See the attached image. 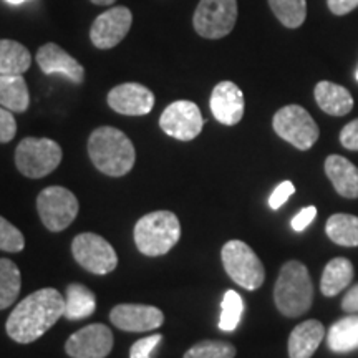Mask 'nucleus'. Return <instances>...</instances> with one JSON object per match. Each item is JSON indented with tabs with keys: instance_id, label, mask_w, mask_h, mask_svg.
<instances>
[{
	"instance_id": "f257e3e1",
	"label": "nucleus",
	"mask_w": 358,
	"mask_h": 358,
	"mask_svg": "<svg viewBox=\"0 0 358 358\" xmlns=\"http://www.w3.org/2000/svg\"><path fill=\"white\" fill-rule=\"evenodd\" d=\"M65 313V297L57 289H40L27 295L8 315L7 335L17 343H32L45 335Z\"/></svg>"
},
{
	"instance_id": "f03ea898",
	"label": "nucleus",
	"mask_w": 358,
	"mask_h": 358,
	"mask_svg": "<svg viewBox=\"0 0 358 358\" xmlns=\"http://www.w3.org/2000/svg\"><path fill=\"white\" fill-rule=\"evenodd\" d=\"M88 155L98 171L113 178L128 174L136 161L131 140L113 127L96 128L90 134Z\"/></svg>"
},
{
	"instance_id": "7ed1b4c3",
	"label": "nucleus",
	"mask_w": 358,
	"mask_h": 358,
	"mask_svg": "<svg viewBox=\"0 0 358 358\" xmlns=\"http://www.w3.org/2000/svg\"><path fill=\"white\" fill-rule=\"evenodd\" d=\"M313 285L308 268L299 261L282 266L274 287V302L282 315L301 317L312 306Z\"/></svg>"
},
{
	"instance_id": "20e7f679",
	"label": "nucleus",
	"mask_w": 358,
	"mask_h": 358,
	"mask_svg": "<svg viewBox=\"0 0 358 358\" xmlns=\"http://www.w3.org/2000/svg\"><path fill=\"white\" fill-rule=\"evenodd\" d=\"M134 244L148 257L164 256L181 239V224L171 211H155L134 226Z\"/></svg>"
},
{
	"instance_id": "39448f33",
	"label": "nucleus",
	"mask_w": 358,
	"mask_h": 358,
	"mask_svg": "<svg viewBox=\"0 0 358 358\" xmlns=\"http://www.w3.org/2000/svg\"><path fill=\"white\" fill-rule=\"evenodd\" d=\"M64 153L57 141L48 138H25L15 150V166L27 178L38 179L55 171Z\"/></svg>"
},
{
	"instance_id": "423d86ee",
	"label": "nucleus",
	"mask_w": 358,
	"mask_h": 358,
	"mask_svg": "<svg viewBox=\"0 0 358 358\" xmlns=\"http://www.w3.org/2000/svg\"><path fill=\"white\" fill-rule=\"evenodd\" d=\"M221 257L227 275L243 289L256 290L266 280V268L261 259L243 241L224 244Z\"/></svg>"
},
{
	"instance_id": "0eeeda50",
	"label": "nucleus",
	"mask_w": 358,
	"mask_h": 358,
	"mask_svg": "<svg viewBox=\"0 0 358 358\" xmlns=\"http://www.w3.org/2000/svg\"><path fill=\"white\" fill-rule=\"evenodd\" d=\"M272 127L282 140L302 151L310 150L320 134L310 113L299 105H287L277 111L272 120Z\"/></svg>"
},
{
	"instance_id": "6e6552de",
	"label": "nucleus",
	"mask_w": 358,
	"mask_h": 358,
	"mask_svg": "<svg viewBox=\"0 0 358 358\" xmlns=\"http://www.w3.org/2000/svg\"><path fill=\"white\" fill-rule=\"evenodd\" d=\"M37 209L43 226L52 232L66 229L78 214V199L66 187H45L37 198Z\"/></svg>"
},
{
	"instance_id": "1a4fd4ad",
	"label": "nucleus",
	"mask_w": 358,
	"mask_h": 358,
	"mask_svg": "<svg viewBox=\"0 0 358 358\" xmlns=\"http://www.w3.org/2000/svg\"><path fill=\"white\" fill-rule=\"evenodd\" d=\"M237 20V0H201L192 17L194 30L204 38H222Z\"/></svg>"
},
{
	"instance_id": "9d476101",
	"label": "nucleus",
	"mask_w": 358,
	"mask_h": 358,
	"mask_svg": "<svg viewBox=\"0 0 358 358\" xmlns=\"http://www.w3.org/2000/svg\"><path fill=\"white\" fill-rule=\"evenodd\" d=\"M75 261L96 275H106L118 266V256L106 239L93 232L78 234L71 243Z\"/></svg>"
},
{
	"instance_id": "9b49d317",
	"label": "nucleus",
	"mask_w": 358,
	"mask_h": 358,
	"mask_svg": "<svg viewBox=\"0 0 358 358\" xmlns=\"http://www.w3.org/2000/svg\"><path fill=\"white\" fill-rule=\"evenodd\" d=\"M159 127L168 136L179 141H191L203 131L204 118L199 106L187 100L174 101L163 111Z\"/></svg>"
},
{
	"instance_id": "f8f14e48",
	"label": "nucleus",
	"mask_w": 358,
	"mask_h": 358,
	"mask_svg": "<svg viewBox=\"0 0 358 358\" xmlns=\"http://www.w3.org/2000/svg\"><path fill=\"white\" fill-rule=\"evenodd\" d=\"M133 24V13L127 7H113L100 13L90 30L92 43L100 50H108L122 43Z\"/></svg>"
},
{
	"instance_id": "ddd939ff",
	"label": "nucleus",
	"mask_w": 358,
	"mask_h": 358,
	"mask_svg": "<svg viewBox=\"0 0 358 358\" xmlns=\"http://www.w3.org/2000/svg\"><path fill=\"white\" fill-rule=\"evenodd\" d=\"M113 348L110 327L92 324L80 329L66 340L65 352L71 358H106Z\"/></svg>"
},
{
	"instance_id": "4468645a",
	"label": "nucleus",
	"mask_w": 358,
	"mask_h": 358,
	"mask_svg": "<svg viewBox=\"0 0 358 358\" xmlns=\"http://www.w3.org/2000/svg\"><path fill=\"white\" fill-rule=\"evenodd\" d=\"M110 320L124 332H151L163 325L164 313L153 306L120 303L110 312Z\"/></svg>"
},
{
	"instance_id": "2eb2a0df",
	"label": "nucleus",
	"mask_w": 358,
	"mask_h": 358,
	"mask_svg": "<svg viewBox=\"0 0 358 358\" xmlns=\"http://www.w3.org/2000/svg\"><path fill=\"white\" fill-rule=\"evenodd\" d=\"M108 105L127 116L148 115L155 106V93L141 83H122L108 93Z\"/></svg>"
},
{
	"instance_id": "dca6fc26",
	"label": "nucleus",
	"mask_w": 358,
	"mask_h": 358,
	"mask_svg": "<svg viewBox=\"0 0 358 358\" xmlns=\"http://www.w3.org/2000/svg\"><path fill=\"white\" fill-rule=\"evenodd\" d=\"M211 111L214 118L226 127H234L244 116L243 90L232 82H221L214 87L211 93Z\"/></svg>"
},
{
	"instance_id": "f3484780",
	"label": "nucleus",
	"mask_w": 358,
	"mask_h": 358,
	"mask_svg": "<svg viewBox=\"0 0 358 358\" xmlns=\"http://www.w3.org/2000/svg\"><path fill=\"white\" fill-rule=\"evenodd\" d=\"M37 64L45 75L62 73L73 83H82L85 80L82 64L57 43H45L38 48Z\"/></svg>"
},
{
	"instance_id": "a211bd4d",
	"label": "nucleus",
	"mask_w": 358,
	"mask_h": 358,
	"mask_svg": "<svg viewBox=\"0 0 358 358\" xmlns=\"http://www.w3.org/2000/svg\"><path fill=\"white\" fill-rule=\"evenodd\" d=\"M325 174L340 196L347 199L358 198V168L347 158L332 155L325 159Z\"/></svg>"
},
{
	"instance_id": "6ab92c4d",
	"label": "nucleus",
	"mask_w": 358,
	"mask_h": 358,
	"mask_svg": "<svg viewBox=\"0 0 358 358\" xmlns=\"http://www.w3.org/2000/svg\"><path fill=\"white\" fill-rule=\"evenodd\" d=\"M325 337V327L319 320H306L290 332L289 357L310 358Z\"/></svg>"
},
{
	"instance_id": "aec40b11",
	"label": "nucleus",
	"mask_w": 358,
	"mask_h": 358,
	"mask_svg": "<svg viewBox=\"0 0 358 358\" xmlns=\"http://www.w3.org/2000/svg\"><path fill=\"white\" fill-rule=\"evenodd\" d=\"M315 101L325 113L332 116L348 115L353 108V98L350 92L332 82L317 83Z\"/></svg>"
},
{
	"instance_id": "412c9836",
	"label": "nucleus",
	"mask_w": 358,
	"mask_h": 358,
	"mask_svg": "<svg viewBox=\"0 0 358 358\" xmlns=\"http://www.w3.org/2000/svg\"><path fill=\"white\" fill-rule=\"evenodd\" d=\"M30 105V93L22 75H0V106L12 113H24Z\"/></svg>"
},
{
	"instance_id": "4be33fe9",
	"label": "nucleus",
	"mask_w": 358,
	"mask_h": 358,
	"mask_svg": "<svg viewBox=\"0 0 358 358\" xmlns=\"http://www.w3.org/2000/svg\"><path fill=\"white\" fill-rule=\"evenodd\" d=\"M353 280V266L345 257H335L327 264L320 279V290L325 297H335Z\"/></svg>"
},
{
	"instance_id": "5701e85b",
	"label": "nucleus",
	"mask_w": 358,
	"mask_h": 358,
	"mask_svg": "<svg viewBox=\"0 0 358 358\" xmlns=\"http://www.w3.org/2000/svg\"><path fill=\"white\" fill-rule=\"evenodd\" d=\"M327 345L335 353H348L358 348V315L335 322L327 335Z\"/></svg>"
},
{
	"instance_id": "b1692460",
	"label": "nucleus",
	"mask_w": 358,
	"mask_h": 358,
	"mask_svg": "<svg viewBox=\"0 0 358 358\" xmlns=\"http://www.w3.org/2000/svg\"><path fill=\"white\" fill-rule=\"evenodd\" d=\"M96 308V297L88 287L82 284H70L65 292L66 320H82L92 315Z\"/></svg>"
},
{
	"instance_id": "393cba45",
	"label": "nucleus",
	"mask_w": 358,
	"mask_h": 358,
	"mask_svg": "<svg viewBox=\"0 0 358 358\" xmlns=\"http://www.w3.org/2000/svg\"><path fill=\"white\" fill-rule=\"evenodd\" d=\"M30 65L29 48L15 40H0V75H24Z\"/></svg>"
},
{
	"instance_id": "a878e982",
	"label": "nucleus",
	"mask_w": 358,
	"mask_h": 358,
	"mask_svg": "<svg viewBox=\"0 0 358 358\" xmlns=\"http://www.w3.org/2000/svg\"><path fill=\"white\" fill-rule=\"evenodd\" d=\"M325 232L335 244L343 245V248H357L358 217L352 214H334L327 221Z\"/></svg>"
},
{
	"instance_id": "bb28decb",
	"label": "nucleus",
	"mask_w": 358,
	"mask_h": 358,
	"mask_svg": "<svg viewBox=\"0 0 358 358\" xmlns=\"http://www.w3.org/2000/svg\"><path fill=\"white\" fill-rule=\"evenodd\" d=\"M22 289L20 271L10 259H0V310L17 301Z\"/></svg>"
},
{
	"instance_id": "cd10ccee",
	"label": "nucleus",
	"mask_w": 358,
	"mask_h": 358,
	"mask_svg": "<svg viewBox=\"0 0 358 358\" xmlns=\"http://www.w3.org/2000/svg\"><path fill=\"white\" fill-rule=\"evenodd\" d=\"M272 12L282 25L297 29L306 22L307 2L306 0H268Z\"/></svg>"
},
{
	"instance_id": "c85d7f7f",
	"label": "nucleus",
	"mask_w": 358,
	"mask_h": 358,
	"mask_svg": "<svg viewBox=\"0 0 358 358\" xmlns=\"http://www.w3.org/2000/svg\"><path fill=\"white\" fill-rule=\"evenodd\" d=\"M244 312V302L236 290H227L222 299V310L219 317V329L224 332H232L239 325Z\"/></svg>"
},
{
	"instance_id": "c756f323",
	"label": "nucleus",
	"mask_w": 358,
	"mask_h": 358,
	"mask_svg": "<svg viewBox=\"0 0 358 358\" xmlns=\"http://www.w3.org/2000/svg\"><path fill=\"white\" fill-rule=\"evenodd\" d=\"M236 347L222 340H203L185 353V358H234Z\"/></svg>"
},
{
	"instance_id": "7c9ffc66",
	"label": "nucleus",
	"mask_w": 358,
	"mask_h": 358,
	"mask_svg": "<svg viewBox=\"0 0 358 358\" xmlns=\"http://www.w3.org/2000/svg\"><path fill=\"white\" fill-rule=\"evenodd\" d=\"M25 248V237L20 229L0 216V250L6 252H20Z\"/></svg>"
},
{
	"instance_id": "2f4dec72",
	"label": "nucleus",
	"mask_w": 358,
	"mask_h": 358,
	"mask_svg": "<svg viewBox=\"0 0 358 358\" xmlns=\"http://www.w3.org/2000/svg\"><path fill=\"white\" fill-rule=\"evenodd\" d=\"M163 340V335L155 334L150 337L140 338L138 342H134L131 348H129V358H153V352L156 347L159 345V342Z\"/></svg>"
},
{
	"instance_id": "473e14b6",
	"label": "nucleus",
	"mask_w": 358,
	"mask_h": 358,
	"mask_svg": "<svg viewBox=\"0 0 358 358\" xmlns=\"http://www.w3.org/2000/svg\"><path fill=\"white\" fill-rule=\"evenodd\" d=\"M17 133V122L12 111L0 106V143H8L13 140Z\"/></svg>"
},
{
	"instance_id": "72a5a7b5",
	"label": "nucleus",
	"mask_w": 358,
	"mask_h": 358,
	"mask_svg": "<svg viewBox=\"0 0 358 358\" xmlns=\"http://www.w3.org/2000/svg\"><path fill=\"white\" fill-rule=\"evenodd\" d=\"M294 192H295V186L292 182L290 181L280 182V185L274 189V192L271 194V198H268V206H271L272 209L282 208V206L287 203V199L294 194Z\"/></svg>"
},
{
	"instance_id": "f704fd0d",
	"label": "nucleus",
	"mask_w": 358,
	"mask_h": 358,
	"mask_svg": "<svg viewBox=\"0 0 358 358\" xmlns=\"http://www.w3.org/2000/svg\"><path fill=\"white\" fill-rule=\"evenodd\" d=\"M340 143L350 151H358V118L340 131Z\"/></svg>"
},
{
	"instance_id": "c9c22d12",
	"label": "nucleus",
	"mask_w": 358,
	"mask_h": 358,
	"mask_svg": "<svg viewBox=\"0 0 358 358\" xmlns=\"http://www.w3.org/2000/svg\"><path fill=\"white\" fill-rule=\"evenodd\" d=\"M315 216H317V208L315 206H308V208H303L302 211L295 214L292 222H290V226H292L294 231L302 232L303 229H307V227L310 226Z\"/></svg>"
},
{
	"instance_id": "e433bc0d",
	"label": "nucleus",
	"mask_w": 358,
	"mask_h": 358,
	"mask_svg": "<svg viewBox=\"0 0 358 358\" xmlns=\"http://www.w3.org/2000/svg\"><path fill=\"white\" fill-rule=\"evenodd\" d=\"M327 3L335 15H347L348 12L358 7V0H327Z\"/></svg>"
},
{
	"instance_id": "4c0bfd02",
	"label": "nucleus",
	"mask_w": 358,
	"mask_h": 358,
	"mask_svg": "<svg viewBox=\"0 0 358 358\" xmlns=\"http://www.w3.org/2000/svg\"><path fill=\"white\" fill-rule=\"evenodd\" d=\"M342 308L345 312H350V313L358 312V285H355V287H352L350 290H348L345 297H343Z\"/></svg>"
},
{
	"instance_id": "58836bf2",
	"label": "nucleus",
	"mask_w": 358,
	"mask_h": 358,
	"mask_svg": "<svg viewBox=\"0 0 358 358\" xmlns=\"http://www.w3.org/2000/svg\"><path fill=\"white\" fill-rule=\"evenodd\" d=\"M95 6H111V3H115L116 0H92Z\"/></svg>"
},
{
	"instance_id": "ea45409f",
	"label": "nucleus",
	"mask_w": 358,
	"mask_h": 358,
	"mask_svg": "<svg viewBox=\"0 0 358 358\" xmlns=\"http://www.w3.org/2000/svg\"><path fill=\"white\" fill-rule=\"evenodd\" d=\"M7 3H12V6H20V3L27 2V0H6Z\"/></svg>"
},
{
	"instance_id": "a19ab883",
	"label": "nucleus",
	"mask_w": 358,
	"mask_h": 358,
	"mask_svg": "<svg viewBox=\"0 0 358 358\" xmlns=\"http://www.w3.org/2000/svg\"><path fill=\"white\" fill-rule=\"evenodd\" d=\"M357 80H358V70H357Z\"/></svg>"
}]
</instances>
